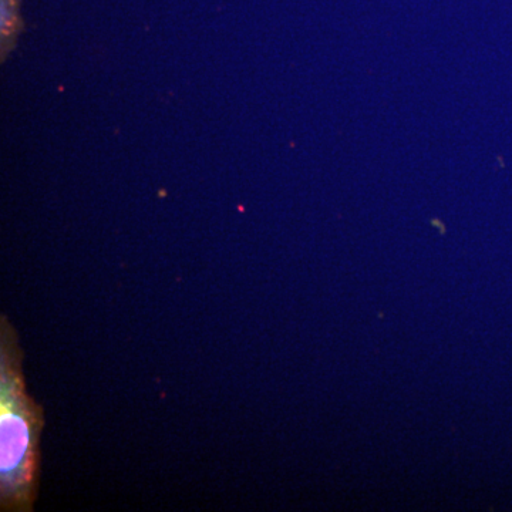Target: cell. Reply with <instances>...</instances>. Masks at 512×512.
<instances>
[{
  "label": "cell",
  "instance_id": "cell-1",
  "mask_svg": "<svg viewBox=\"0 0 512 512\" xmlns=\"http://www.w3.org/2000/svg\"><path fill=\"white\" fill-rule=\"evenodd\" d=\"M42 410L22 376L19 340L9 320L0 325V505L2 511H32L39 484Z\"/></svg>",
  "mask_w": 512,
  "mask_h": 512
},
{
  "label": "cell",
  "instance_id": "cell-2",
  "mask_svg": "<svg viewBox=\"0 0 512 512\" xmlns=\"http://www.w3.org/2000/svg\"><path fill=\"white\" fill-rule=\"evenodd\" d=\"M22 29L19 18V5L16 0H2V57L10 50V42L15 40Z\"/></svg>",
  "mask_w": 512,
  "mask_h": 512
}]
</instances>
